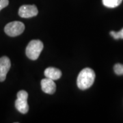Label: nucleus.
Instances as JSON below:
<instances>
[{
  "mask_svg": "<svg viewBox=\"0 0 123 123\" xmlns=\"http://www.w3.org/2000/svg\"><path fill=\"white\" fill-rule=\"evenodd\" d=\"M95 73L90 68H84L79 73L77 79V84L79 89L84 90L90 88L94 82Z\"/></svg>",
  "mask_w": 123,
  "mask_h": 123,
  "instance_id": "nucleus-1",
  "label": "nucleus"
},
{
  "mask_svg": "<svg viewBox=\"0 0 123 123\" xmlns=\"http://www.w3.org/2000/svg\"><path fill=\"white\" fill-rule=\"evenodd\" d=\"M43 49V43L39 40H33L27 44L25 50L27 57L31 60H36Z\"/></svg>",
  "mask_w": 123,
  "mask_h": 123,
  "instance_id": "nucleus-2",
  "label": "nucleus"
},
{
  "mask_svg": "<svg viewBox=\"0 0 123 123\" xmlns=\"http://www.w3.org/2000/svg\"><path fill=\"white\" fill-rule=\"evenodd\" d=\"M28 93L25 90H20L17 93V99L15 101L16 109L21 114H27L29 110L27 103Z\"/></svg>",
  "mask_w": 123,
  "mask_h": 123,
  "instance_id": "nucleus-3",
  "label": "nucleus"
},
{
  "mask_svg": "<svg viewBox=\"0 0 123 123\" xmlns=\"http://www.w3.org/2000/svg\"><path fill=\"white\" fill-rule=\"evenodd\" d=\"M25 30V25L21 21H12L4 27L5 33L9 36L15 37L21 35Z\"/></svg>",
  "mask_w": 123,
  "mask_h": 123,
  "instance_id": "nucleus-4",
  "label": "nucleus"
},
{
  "mask_svg": "<svg viewBox=\"0 0 123 123\" xmlns=\"http://www.w3.org/2000/svg\"><path fill=\"white\" fill-rule=\"evenodd\" d=\"M18 15L22 18H31L36 17L38 10L35 5H23L18 10Z\"/></svg>",
  "mask_w": 123,
  "mask_h": 123,
  "instance_id": "nucleus-5",
  "label": "nucleus"
},
{
  "mask_svg": "<svg viewBox=\"0 0 123 123\" xmlns=\"http://www.w3.org/2000/svg\"><path fill=\"white\" fill-rule=\"evenodd\" d=\"M10 66L11 62L8 57L6 56L0 57V82L5 81Z\"/></svg>",
  "mask_w": 123,
  "mask_h": 123,
  "instance_id": "nucleus-6",
  "label": "nucleus"
},
{
  "mask_svg": "<svg viewBox=\"0 0 123 123\" xmlns=\"http://www.w3.org/2000/svg\"><path fill=\"white\" fill-rule=\"evenodd\" d=\"M41 88L43 91L47 94H53L56 90V85L54 82V80L46 77L45 79L41 80Z\"/></svg>",
  "mask_w": 123,
  "mask_h": 123,
  "instance_id": "nucleus-7",
  "label": "nucleus"
},
{
  "mask_svg": "<svg viewBox=\"0 0 123 123\" xmlns=\"http://www.w3.org/2000/svg\"><path fill=\"white\" fill-rule=\"evenodd\" d=\"M44 75L46 77L53 80H57L62 77L61 70L56 68L49 67L44 70Z\"/></svg>",
  "mask_w": 123,
  "mask_h": 123,
  "instance_id": "nucleus-8",
  "label": "nucleus"
},
{
  "mask_svg": "<svg viewBox=\"0 0 123 123\" xmlns=\"http://www.w3.org/2000/svg\"><path fill=\"white\" fill-rule=\"evenodd\" d=\"M103 5L110 8H114L118 6L123 1V0H102Z\"/></svg>",
  "mask_w": 123,
  "mask_h": 123,
  "instance_id": "nucleus-9",
  "label": "nucleus"
},
{
  "mask_svg": "<svg viewBox=\"0 0 123 123\" xmlns=\"http://www.w3.org/2000/svg\"><path fill=\"white\" fill-rule=\"evenodd\" d=\"M110 35L116 40L120 39V38L123 39V28L118 32H116V31H110Z\"/></svg>",
  "mask_w": 123,
  "mask_h": 123,
  "instance_id": "nucleus-10",
  "label": "nucleus"
},
{
  "mask_svg": "<svg viewBox=\"0 0 123 123\" xmlns=\"http://www.w3.org/2000/svg\"><path fill=\"white\" fill-rule=\"evenodd\" d=\"M115 73L118 75H123V64H116L114 66Z\"/></svg>",
  "mask_w": 123,
  "mask_h": 123,
  "instance_id": "nucleus-11",
  "label": "nucleus"
},
{
  "mask_svg": "<svg viewBox=\"0 0 123 123\" xmlns=\"http://www.w3.org/2000/svg\"><path fill=\"white\" fill-rule=\"evenodd\" d=\"M9 4L8 0H0V10H2L3 8L8 6Z\"/></svg>",
  "mask_w": 123,
  "mask_h": 123,
  "instance_id": "nucleus-12",
  "label": "nucleus"
},
{
  "mask_svg": "<svg viewBox=\"0 0 123 123\" xmlns=\"http://www.w3.org/2000/svg\"></svg>",
  "mask_w": 123,
  "mask_h": 123,
  "instance_id": "nucleus-13",
  "label": "nucleus"
}]
</instances>
